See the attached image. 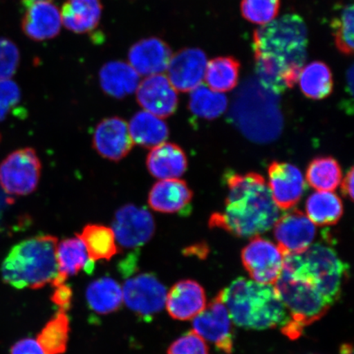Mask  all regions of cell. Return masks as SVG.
<instances>
[{
	"label": "cell",
	"instance_id": "d6a6232c",
	"mask_svg": "<svg viewBox=\"0 0 354 354\" xmlns=\"http://www.w3.org/2000/svg\"><path fill=\"white\" fill-rule=\"evenodd\" d=\"M69 330V318L66 312L59 310L37 336V342L44 353H64L68 347Z\"/></svg>",
	"mask_w": 354,
	"mask_h": 354
},
{
	"label": "cell",
	"instance_id": "f35d334b",
	"mask_svg": "<svg viewBox=\"0 0 354 354\" xmlns=\"http://www.w3.org/2000/svg\"><path fill=\"white\" fill-rule=\"evenodd\" d=\"M20 100V88L15 82L11 80L0 81V122L6 118Z\"/></svg>",
	"mask_w": 354,
	"mask_h": 354
},
{
	"label": "cell",
	"instance_id": "836d02e7",
	"mask_svg": "<svg viewBox=\"0 0 354 354\" xmlns=\"http://www.w3.org/2000/svg\"><path fill=\"white\" fill-rule=\"evenodd\" d=\"M228 100L223 93L211 90L206 86L199 85L189 96L190 112L201 118L214 119L227 110Z\"/></svg>",
	"mask_w": 354,
	"mask_h": 354
},
{
	"label": "cell",
	"instance_id": "8992f818",
	"mask_svg": "<svg viewBox=\"0 0 354 354\" xmlns=\"http://www.w3.org/2000/svg\"><path fill=\"white\" fill-rule=\"evenodd\" d=\"M307 26L298 15H286L254 30V50L267 53L282 60L299 77L307 59Z\"/></svg>",
	"mask_w": 354,
	"mask_h": 354
},
{
	"label": "cell",
	"instance_id": "30bf717a",
	"mask_svg": "<svg viewBox=\"0 0 354 354\" xmlns=\"http://www.w3.org/2000/svg\"><path fill=\"white\" fill-rule=\"evenodd\" d=\"M122 293L127 308L145 317L162 311L166 304L167 291L156 277L143 273L127 279Z\"/></svg>",
	"mask_w": 354,
	"mask_h": 354
},
{
	"label": "cell",
	"instance_id": "5bb4252c",
	"mask_svg": "<svg viewBox=\"0 0 354 354\" xmlns=\"http://www.w3.org/2000/svg\"><path fill=\"white\" fill-rule=\"evenodd\" d=\"M270 192L278 209L289 210L302 197L305 181L297 167L287 162H272L268 167Z\"/></svg>",
	"mask_w": 354,
	"mask_h": 354
},
{
	"label": "cell",
	"instance_id": "7402d4cb",
	"mask_svg": "<svg viewBox=\"0 0 354 354\" xmlns=\"http://www.w3.org/2000/svg\"><path fill=\"white\" fill-rule=\"evenodd\" d=\"M193 198V192L183 180L167 179L154 184L149 194L148 203L154 211L175 214L183 210Z\"/></svg>",
	"mask_w": 354,
	"mask_h": 354
},
{
	"label": "cell",
	"instance_id": "484cf974",
	"mask_svg": "<svg viewBox=\"0 0 354 354\" xmlns=\"http://www.w3.org/2000/svg\"><path fill=\"white\" fill-rule=\"evenodd\" d=\"M128 128L133 142L144 148L152 149L165 142L169 136L165 120L145 110L133 116Z\"/></svg>",
	"mask_w": 354,
	"mask_h": 354
},
{
	"label": "cell",
	"instance_id": "7bdbcfd3",
	"mask_svg": "<svg viewBox=\"0 0 354 354\" xmlns=\"http://www.w3.org/2000/svg\"><path fill=\"white\" fill-rule=\"evenodd\" d=\"M353 347L351 344H344L340 348L339 354H353Z\"/></svg>",
	"mask_w": 354,
	"mask_h": 354
},
{
	"label": "cell",
	"instance_id": "9a60e30c",
	"mask_svg": "<svg viewBox=\"0 0 354 354\" xmlns=\"http://www.w3.org/2000/svg\"><path fill=\"white\" fill-rule=\"evenodd\" d=\"M138 104L146 112L160 118L170 117L178 105V95L169 80L163 74L146 77L136 90Z\"/></svg>",
	"mask_w": 354,
	"mask_h": 354
},
{
	"label": "cell",
	"instance_id": "9c48e42d",
	"mask_svg": "<svg viewBox=\"0 0 354 354\" xmlns=\"http://www.w3.org/2000/svg\"><path fill=\"white\" fill-rule=\"evenodd\" d=\"M194 333L215 345L221 352L231 354L234 348L232 320L220 295L216 296L203 311L192 320Z\"/></svg>",
	"mask_w": 354,
	"mask_h": 354
},
{
	"label": "cell",
	"instance_id": "b9f144b4",
	"mask_svg": "<svg viewBox=\"0 0 354 354\" xmlns=\"http://www.w3.org/2000/svg\"><path fill=\"white\" fill-rule=\"evenodd\" d=\"M353 167L347 172L344 180L342 181V190L345 197H348L351 201H353Z\"/></svg>",
	"mask_w": 354,
	"mask_h": 354
},
{
	"label": "cell",
	"instance_id": "60d3db41",
	"mask_svg": "<svg viewBox=\"0 0 354 354\" xmlns=\"http://www.w3.org/2000/svg\"><path fill=\"white\" fill-rule=\"evenodd\" d=\"M10 354H46L37 339L26 338L17 342L11 348Z\"/></svg>",
	"mask_w": 354,
	"mask_h": 354
},
{
	"label": "cell",
	"instance_id": "f1b7e54d",
	"mask_svg": "<svg viewBox=\"0 0 354 354\" xmlns=\"http://www.w3.org/2000/svg\"><path fill=\"white\" fill-rule=\"evenodd\" d=\"M78 236L85 243L88 256L96 262L110 260L119 249L112 228L100 224H88Z\"/></svg>",
	"mask_w": 354,
	"mask_h": 354
},
{
	"label": "cell",
	"instance_id": "e0dca14e",
	"mask_svg": "<svg viewBox=\"0 0 354 354\" xmlns=\"http://www.w3.org/2000/svg\"><path fill=\"white\" fill-rule=\"evenodd\" d=\"M21 28L35 41H48L57 37L62 28L61 12L52 0H41L25 6Z\"/></svg>",
	"mask_w": 354,
	"mask_h": 354
},
{
	"label": "cell",
	"instance_id": "1f68e13d",
	"mask_svg": "<svg viewBox=\"0 0 354 354\" xmlns=\"http://www.w3.org/2000/svg\"><path fill=\"white\" fill-rule=\"evenodd\" d=\"M306 179L318 192H333L342 183V168L333 158H314L308 167Z\"/></svg>",
	"mask_w": 354,
	"mask_h": 354
},
{
	"label": "cell",
	"instance_id": "6da1fadb",
	"mask_svg": "<svg viewBox=\"0 0 354 354\" xmlns=\"http://www.w3.org/2000/svg\"><path fill=\"white\" fill-rule=\"evenodd\" d=\"M227 185L225 210L211 216V227L250 237L258 236L273 227L280 212L263 176L254 172L230 174Z\"/></svg>",
	"mask_w": 354,
	"mask_h": 354
},
{
	"label": "cell",
	"instance_id": "ffe728a7",
	"mask_svg": "<svg viewBox=\"0 0 354 354\" xmlns=\"http://www.w3.org/2000/svg\"><path fill=\"white\" fill-rule=\"evenodd\" d=\"M57 262L59 273L51 283L54 287L64 284L70 277L76 276L82 270L92 272L95 263L88 256L85 243L78 236L57 243Z\"/></svg>",
	"mask_w": 354,
	"mask_h": 354
},
{
	"label": "cell",
	"instance_id": "ee69618b",
	"mask_svg": "<svg viewBox=\"0 0 354 354\" xmlns=\"http://www.w3.org/2000/svg\"><path fill=\"white\" fill-rule=\"evenodd\" d=\"M41 1V0H21L22 3H24V6H28L30 3H32L34 2Z\"/></svg>",
	"mask_w": 354,
	"mask_h": 354
},
{
	"label": "cell",
	"instance_id": "4316f807",
	"mask_svg": "<svg viewBox=\"0 0 354 354\" xmlns=\"http://www.w3.org/2000/svg\"><path fill=\"white\" fill-rule=\"evenodd\" d=\"M86 297L88 306L100 315H107L120 308L122 288L111 277H102L88 286Z\"/></svg>",
	"mask_w": 354,
	"mask_h": 354
},
{
	"label": "cell",
	"instance_id": "d4e9b609",
	"mask_svg": "<svg viewBox=\"0 0 354 354\" xmlns=\"http://www.w3.org/2000/svg\"><path fill=\"white\" fill-rule=\"evenodd\" d=\"M103 91L116 99H123L137 90L140 75L125 62L112 61L104 65L100 72Z\"/></svg>",
	"mask_w": 354,
	"mask_h": 354
},
{
	"label": "cell",
	"instance_id": "ba28073f",
	"mask_svg": "<svg viewBox=\"0 0 354 354\" xmlns=\"http://www.w3.org/2000/svg\"><path fill=\"white\" fill-rule=\"evenodd\" d=\"M285 255L272 241L254 236L242 250L243 267L254 281L275 285L280 277Z\"/></svg>",
	"mask_w": 354,
	"mask_h": 354
},
{
	"label": "cell",
	"instance_id": "f546056e",
	"mask_svg": "<svg viewBox=\"0 0 354 354\" xmlns=\"http://www.w3.org/2000/svg\"><path fill=\"white\" fill-rule=\"evenodd\" d=\"M308 218L317 225H330L338 223L343 215L342 199L330 192H317L311 194L306 203Z\"/></svg>",
	"mask_w": 354,
	"mask_h": 354
},
{
	"label": "cell",
	"instance_id": "4dcf8cb0",
	"mask_svg": "<svg viewBox=\"0 0 354 354\" xmlns=\"http://www.w3.org/2000/svg\"><path fill=\"white\" fill-rule=\"evenodd\" d=\"M240 70V62L234 57H215L207 64L205 78L211 90L227 92L236 86Z\"/></svg>",
	"mask_w": 354,
	"mask_h": 354
},
{
	"label": "cell",
	"instance_id": "cb8c5ba5",
	"mask_svg": "<svg viewBox=\"0 0 354 354\" xmlns=\"http://www.w3.org/2000/svg\"><path fill=\"white\" fill-rule=\"evenodd\" d=\"M256 73L267 90L281 94L288 88H293L299 77L292 73L281 59L267 53L254 50Z\"/></svg>",
	"mask_w": 354,
	"mask_h": 354
},
{
	"label": "cell",
	"instance_id": "44dd1931",
	"mask_svg": "<svg viewBox=\"0 0 354 354\" xmlns=\"http://www.w3.org/2000/svg\"><path fill=\"white\" fill-rule=\"evenodd\" d=\"M187 157L179 145L163 142L150 150L146 159L149 174L160 180L176 179L187 169Z\"/></svg>",
	"mask_w": 354,
	"mask_h": 354
},
{
	"label": "cell",
	"instance_id": "4fadbf2b",
	"mask_svg": "<svg viewBox=\"0 0 354 354\" xmlns=\"http://www.w3.org/2000/svg\"><path fill=\"white\" fill-rule=\"evenodd\" d=\"M207 56L201 48H185L172 55L167 77L176 91H192L205 79Z\"/></svg>",
	"mask_w": 354,
	"mask_h": 354
},
{
	"label": "cell",
	"instance_id": "277c9868",
	"mask_svg": "<svg viewBox=\"0 0 354 354\" xmlns=\"http://www.w3.org/2000/svg\"><path fill=\"white\" fill-rule=\"evenodd\" d=\"M283 272L304 279L334 304L340 297L347 266L324 243L312 245L303 253L285 255Z\"/></svg>",
	"mask_w": 354,
	"mask_h": 354
},
{
	"label": "cell",
	"instance_id": "ac0fdd59",
	"mask_svg": "<svg viewBox=\"0 0 354 354\" xmlns=\"http://www.w3.org/2000/svg\"><path fill=\"white\" fill-rule=\"evenodd\" d=\"M171 57V50L165 41L150 37L133 44L128 60L140 76L149 77L166 72Z\"/></svg>",
	"mask_w": 354,
	"mask_h": 354
},
{
	"label": "cell",
	"instance_id": "2e32d148",
	"mask_svg": "<svg viewBox=\"0 0 354 354\" xmlns=\"http://www.w3.org/2000/svg\"><path fill=\"white\" fill-rule=\"evenodd\" d=\"M128 124L123 119L113 117L104 119L97 125L93 135V146L109 160L118 162L127 156L134 147Z\"/></svg>",
	"mask_w": 354,
	"mask_h": 354
},
{
	"label": "cell",
	"instance_id": "8d00e7d4",
	"mask_svg": "<svg viewBox=\"0 0 354 354\" xmlns=\"http://www.w3.org/2000/svg\"><path fill=\"white\" fill-rule=\"evenodd\" d=\"M20 53L16 44L6 38H0V81L10 80L19 68Z\"/></svg>",
	"mask_w": 354,
	"mask_h": 354
},
{
	"label": "cell",
	"instance_id": "d590c367",
	"mask_svg": "<svg viewBox=\"0 0 354 354\" xmlns=\"http://www.w3.org/2000/svg\"><path fill=\"white\" fill-rule=\"evenodd\" d=\"M280 8L281 0H242L241 3L243 19L261 26L275 19Z\"/></svg>",
	"mask_w": 354,
	"mask_h": 354
},
{
	"label": "cell",
	"instance_id": "74e56055",
	"mask_svg": "<svg viewBox=\"0 0 354 354\" xmlns=\"http://www.w3.org/2000/svg\"><path fill=\"white\" fill-rule=\"evenodd\" d=\"M167 354H209V349L205 340L192 330L176 339Z\"/></svg>",
	"mask_w": 354,
	"mask_h": 354
},
{
	"label": "cell",
	"instance_id": "7c38bea8",
	"mask_svg": "<svg viewBox=\"0 0 354 354\" xmlns=\"http://www.w3.org/2000/svg\"><path fill=\"white\" fill-rule=\"evenodd\" d=\"M277 246L284 255L303 253L313 245L315 225L303 212L295 209L278 218L274 224Z\"/></svg>",
	"mask_w": 354,
	"mask_h": 354
},
{
	"label": "cell",
	"instance_id": "e575fe53",
	"mask_svg": "<svg viewBox=\"0 0 354 354\" xmlns=\"http://www.w3.org/2000/svg\"><path fill=\"white\" fill-rule=\"evenodd\" d=\"M354 12L353 4L342 6L337 15L330 22L335 44L338 50L344 55H352L353 52Z\"/></svg>",
	"mask_w": 354,
	"mask_h": 354
},
{
	"label": "cell",
	"instance_id": "83f0119b",
	"mask_svg": "<svg viewBox=\"0 0 354 354\" xmlns=\"http://www.w3.org/2000/svg\"><path fill=\"white\" fill-rule=\"evenodd\" d=\"M298 82L301 91L307 98L323 100L333 91V75L329 66L314 61L301 70Z\"/></svg>",
	"mask_w": 354,
	"mask_h": 354
},
{
	"label": "cell",
	"instance_id": "8fae6325",
	"mask_svg": "<svg viewBox=\"0 0 354 354\" xmlns=\"http://www.w3.org/2000/svg\"><path fill=\"white\" fill-rule=\"evenodd\" d=\"M112 230L119 245L125 249H136L151 240L155 221L152 214L144 207L127 205L115 214Z\"/></svg>",
	"mask_w": 354,
	"mask_h": 354
},
{
	"label": "cell",
	"instance_id": "ab89813d",
	"mask_svg": "<svg viewBox=\"0 0 354 354\" xmlns=\"http://www.w3.org/2000/svg\"><path fill=\"white\" fill-rule=\"evenodd\" d=\"M52 296L53 303L59 307L60 311L66 312L71 307L73 300V290L65 284L57 286Z\"/></svg>",
	"mask_w": 354,
	"mask_h": 354
},
{
	"label": "cell",
	"instance_id": "603a6c76",
	"mask_svg": "<svg viewBox=\"0 0 354 354\" xmlns=\"http://www.w3.org/2000/svg\"><path fill=\"white\" fill-rule=\"evenodd\" d=\"M103 6L100 0H66L62 7V24L74 33L91 32L98 26Z\"/></svg>",
	"mask_w": 354,
	"mask_h": 354
},
{
	"label": "cell",
	"instance_id": "5b68a950",
	"mask_svg": "<svg viewBox=\"0 0 354 354\" xmlns=\"http://www.w3.org/2000/svg\"><path fill=\"white\" fill-rule=\"evenodd\" d=\"M274 286L287 313L280 328L290 339L300 337L305 327L320 320L333 305L312 283L286 272Z\"/></svg>",
	"mask_w": 354,
	"mask_h": 354
},
{
	"label": "cell",
	"instance_id": "d6986e66",
	"mask_svg": "<svg viewBox=\"0 0 354 354\" xmlns=\"http://www.w3.org/2000/svg\"><path fill=\"white\" fill-rule=\"evenodd\" d=\"M165 306L174 319L193 320L207 306L205 290L197 281H180L167 292Z\"/></svg>",
	"mask_w": 354,
	"mask_h": 354
},
{
	"label": "cell",
	"instance_id": "7a4b0ae2",
	"mask_svg": "<svg viewBox=\"0 0 354 354\" xmlns=\"http://www.w3.org/2000/svg\"><path fill=\"white\" fill-rule=\"evenodd\" d=\"M218 295L232 322L243 328H276L286 321V310L274 285L238 278Z\"/></svg>",
	"mask_w": 354,
	"mask_h": 354
},
{
	"label": "cell",
	"instance_id": "3957f363",
	"mask_svg": "<svg viewBox=\"0 0 354 354\" xmlns=\"http://www.w3.org/2000/svg\"><path fill=\"white\" fill-rule=\"evenodd\" d=\"M59 240L50 234L37 236L13 246L1 267L3 281L15 289H41L59 273Z\"/></svg>",
	"mask_w": 354,
	"mask_h": 354
},
{
	"label": "cell",
	"instance_id": "52a82bcc",
	"mask_svg": "<svg viewBox=\"0 0 354 354\" xmlns=\"http://www.w3.org/2000/svg\"><path fill=\"white\" fill-rule=\"evenodd\" d=\"M41 167L33 149L16 150L0 163V185L10 196H28L38 187Z\"/></svg>",
	"mask_w": 354,
	"mask_h": 354
}]
</instances>
